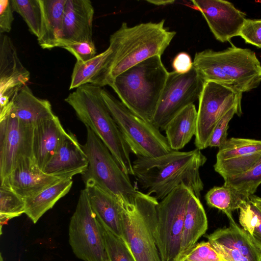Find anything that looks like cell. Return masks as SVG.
<instances>
[{
  "mask_svg": "<svg viewBox=\"0 0 261 261\" xmlns=\"http://www.w3.org/2000/svg\"><path fill=\"white\" fill-rule=\"evenodd\" d=\"M192 192L182 184L159 202L155 235L161 261H179L185 214Z\"/></svg>",
  "mask_w": 261,
  "mask_h": 261,
  "instance_id": "cell-8",
  "label": "cell"
},
{
  "mask_svg": "<svg viewBox=\"0 0 261 261\" xmlns=\"http://www.w3.org/2000/svg\"><path fill=\"white\" fill-rule=\"evenodd\" d=\"M11 2L14 11L22 17L31 33L38 38L42 20L39 0H11Z\"/></svg>",
  "mask_w": 261,
  "mask_h": 261,
  "instance_id": "cell-31",
  "label": "cell"
},
{
  "mask_svg": "<svg viewBox=\"0 0 261 261\" xmlns=\"http://www.w3.org/2000/svg\"><path fill=\"white\" fill-rule=\"evenodd\" d=\"M208 242L224 261H249L247 257L236 250L214 242Z\"/></svg>",
  "mask_w": 261,
  "mask_h": 261,
  "instance_id": "cell-39",
  "label": "cell"
},
{
  "mask_svg": "<svg viewBox=\"0 0 261 261\" xmlns=\"http://www.w3.org/2000/svg\"><path fill=\"white\" fill-rule=\"evenodd\" d=\"M66 0H39L42 13L40 35L37 40L43 49L59 47L63 39Z\"/></svg>",
  "mask_w": 261,
  "mask_h": 261,
  "instance_id": "cell-23",
  "label": "cell"
},
{
  "mask_svg": "<svg viewBox=\"0 0 261 261\" xmlns=\"http://www.w3.org/2000/svg\"><path fill=\"white\" fill-rule=\"evenodd\" d=\"M169 73L161 56H155L125 70L109 86L126 108L151 122Z\"/></svg>",
  "mask_w": 261,
  "mask_h": 261,
  "instance_id": "cell-3",
  "label": "cell"
},
{
  "mask_svg": "<svg viewBox=\"0 0 261 261\" xmlns=\"http://www.w3.org/2000/svg\"><path fill=\"white\" fill-rule=\"evenodd\" d=\"M24 199L8 187H0L1 234L4 225L8 221L25 213Z\"/></svg>",
  "mask_w": 261,
  "mask_h": 261,
  "instance_id": "cell-30",
  "label": "cell"
},
{
  "mask_svg": "<svg viewBox=\"0 0 261 261\" xmlns=\"http://www.w3.org/2000/svg\"><path fill=\"white\" fill-rule=\"evenodd\" d=\"M34 127L20 122L11 110V101L0 110V178L8 176L22 160L33 158Z\"/></svg>",
  "mask_w": 261,
  "mask_h": 261,
  "instance_id": "cell-12",
  "label": "cell"
},
{
  "mask_svg": "<svg viewBox=\"0 0 261 261\" xmlns=\"http://www.w3.org/2000/svg\"><path fill=\"white\" fill-rule=\"evenodd\" d=\"M183 261H188V260H184Z\"/></svg>",
  "mask_w": 261,
  "mask_h": 261,
  "instance_id": "cell-44",
  "label": "cell"
},
{
  "mask_svg": "<svg viewBox=\"0 0 261 261\" xmlns=\"http://www.w3.org/2000/svg\"><path fill=\"white\" fill-rule=\"evenodd\" d=\"M242 110L235 107L231 109L217 123L208 143V147L220 148L227 141L228 124L234 114L242 115Z\"/></svg>",
  "mask_w": 261,
  "mask_h": 261,
  "instance_id": "cell-34",
  "label": "cell"
},
{
  "mask_svg": "<svg viewBox=\"0 0 261 261\" xmlns=\"http://www.w3.org/2000/svg\"><path fill=\"white\" fill-rule=\"evenodd\" d=\"M165 20L129 27L123 22L110 37L112 60L105 86L129 68L155 56H161L176 35L164 27Z\"/></svg>",
  "mask_w": 261,
  "mask_h": 261,
  "instance_id": "cell-2",
  "label": "cell"
},
{
  "mask_svg": "<svg viewBox=\"0 0 261 261\" xmlns=\"http://www.w3.org/2000/svg\"><path fill=\"white\" fill-rule=\"evenodd\" d=\"M242 93L221 84L204 83L199 98L195 145L202 150L208 147L213 131L219 121L232 108L241 109Z\"/></svg>",
  "mask_w": 261,
  "mask_h": 261,
  "instance_id": "cell-10",
  "label": "cell"
},
{
  "mask_svg": "<svg viewBox=\"0 0 261 261\" xmlns=\"http://www.w3.org/2000/svg\"><path fill=\"white\" fill-rule=\"evenodd\" d=\"M250 201L261 210V198L253 195L249 196Z\"/></svg>",
  "mask_w": 261,
  "mask_h": 261,
  "instance_id": "cell-42",
  "label": "cell"
},
{
  "mask_svg": "<svg viewBox=\"0 0 261 261\" xmlns=\"http://www.w3.org/2000/svg\"><path fill=\"white\" fill-rule=\"evenodd\" d=\"M30 72L23 65L11 38L0 34V106L7 107L15 94L26 85Z\"/></svg>",
  "mask_w": 261,
  "mask_h": 261,
  "instance_id": "cell-16",
  "label": "cell"
},
{
  "mask_svg": "<svg viewBox=\"0 0 261 261\" xmlns=\"http://www.w3.org/2000/svg\"><path fill=\"white\" fill-rule=\"evenodd\" d=\"M11 104V110L18 119L33 127L56 116L50 102L36 96L27 85L15 94Z\"/></svg>",
  "mask_w": 261,
  "mask_h": 261,
  "instance_id": "cell-21",
  "label": "cell"
},
{
  "mask_svg": "<svg viewBox=\"0 0 261 261\" xmlns=\"http://www.w3.org/2000/svg\"><path fill=\"white\" fill-rule=\"evenodd\" d=\"M88 161L75 136L67 132L53 158L43 171L62 178H72L82 174L87 168Z\"/></svg>",
  "mask_w": 261,
  "mask_h": 261,
  "instance_id": "cell-18",
  "label": "cell"
},
{
  "mask_svg": "<svg viewBox=\"0 0 261 261\" xmlns=\"http://www.w3.org/2000/svg\"><path fill=\"white\" fill-rule=\"evenodd\" d=\"M204 84L194 67L184 74L169 72L151 123L164 130L175 115L199 100Z\"/></svg>",
  "mask_w": 261,
  "mask_h": 261,
  "instance_id": "cell-11",
  "label": "cell"
},
{
  "mask_svg": "<svg viewBox=\"0 0 261 261\" xmlns=\"http://www.w3.org/2000/svg\"><path fill=\"white\" fill-rule=\"evenodd\" d=\"M11 0H0V34L9 33L14 20Z\"/></svg>",
  "mask_w": 261,
  "mask_h": 261,
  "instance_id": "cell-38",
  "label": "cell"
},
{
  "mask_svg": "<svg viewBox=\"0 0 261 261\" xmlns=\"http://www.w3.org/2000/svg\"><path fill=\"white\" fill-rule=\"evenodd\" d=\"M239 210L240 225L261 250V210L250 200L244 203Z\"/></svg>",
  "mask_w": 261,
  "mask_h": 261,
  "instance_id": "cell-29",
  "label": "cell"
},
{
  "mask_svg": "<svg viewBox=\"0 0 261 261\" xmlns=\"http://www.w3.org/2000/svg\"><path fill=\"white\" fill-rule=\"evenodd\" d=\"M205 199L209 206L222 211L228 218L232 217L233 211L240 209L250 200L249 196L224 185L211 189L206 194Z\"/></svg>",
  "mask_w": 261,
  "mask_h": 261,
  "instance_id": "cell-28",
  "label": "cell"
},
{
  "mask_svg": "<svg viewBox=\"0 0 261 261\" xmlns=\"http://www.w3.org/2000/svg\"><path fill=\"white\" fill-rule=\"evenodd\" d=\"M56 115L34 127L33 158L43 171L66 134Z\"/></svg>",
  "mask_w": 261,
  "mask_h": 261,
  "instance_id": "cell-22",
  "label": "cell"
},
{
  "mask_svg": "<svg viewBox=\"0 0 261 261\" xmlns=\"http://www.w3.org/2000/svg\"><path fill=\"white\" fill-rule=\"evenodd\" d=\"M261 184V159L247 172L224 180V186L250 196Z\"/></svg>",
  "mask_w": 261,
  "mask_h": 261,
  "instance_id": "cell-32",
  "label": "cell"
},
{
  "mask_svg": "<svg viewBox=\"0 0 261 261\" xmlns=\"http://www.w3.org/2000/svg\"><path fill=\"white\" fill-rule=\"evenodd\" d=\"M101 95L130 151L137 156L156 157L173 150L158 127L134 114L106 89H101Z\"/></svg>",
  "mask_w": 261,
  "mask_h": 261,
  "instance_id": "cell-6",
  "label": "cell"
},
{
  "mask_svg": "<svg viewBox=\"0 0 261 261\" xmlns=\"http://www.w3.org/2000/svg\"><path fill=\"white\" fill-rule=\"evenodd\" d=\"M68 234L76 257L84 261H109L102 226L91 208L85 189L81 191L71 217Z\"/></svg>",
  "mask_w": 261,
  "mask_h": 261,
  "instance_id": "cell-9",
  "label": "cell"
},
{
  "mask_svg": "<svg viewBox=\"0 0 261 261\" xmlns=\"http://www.w3.org/2000/svg\"><path fill=\"white\" fill-rule=\"evenodd\" d=\"M206 161V156L196 148L172 150L156 157L137 156L132 164L134 175L140 187L161 200L182 184L199 198L204 187L199 170Z\"/></svg>",
  "mask_w": 261,
  "mask_h": 261,
  "instance_id": "cell-1",
  "label": "cell"
},
{
  "mask_svg": "<svg viewBox=\"0 0 261 261\" xmlns=\"http://www.w3.org/2000/svg\"><path fill=\"white\" fill-rule=\"evenodd\" d=\"M101 89L87 84L75 89L65 101L80 121L103 142L122 170L134 175L130 151L103 100Z\"/></svg>",
  "mask_w": 261,
  "mask_h": 261,
  "instance_id": "cell-4",
  "label": "cell"
},
{
  "mask_svg": "<svg viewBox=\"0 0 261 261\" xmlns=\"http://www.w3.org/2000/svg\"><path fill=\"white\" fill-rule=\"evenodd\" d=\"M64 178L42 170L33 158L21 160L10 174L1 181L24 199L34 196Z\"/></svg>",
  "mask_w": 261,
  "mask_h": 261,
  "instance_id": "cell-17",
  "label": "cell"
},
{
  "mask_svg": "<svg viewBox=\"0 0 261 261\" xmlns=\"http://www.w3.org/2000/svg\"><path fill=\"white\" fill-rule=\"evenodd\" d=\"M261 159V140L231 138L220 148L214 166L224 179L241 175Z\"/></svg>",
  "mask_w": 261,
  "mask_h": 261,
  "instance_id": "cell-14",
  "label": "cell"
},
{
  "mask_svg": "<svg viewBox=\"0 0 261 261\" xmlns=\"http://www.w3.org/2000/svg\"><path fill=\"white\" fill-rule=\"evenodd\" d=\"M200 11L217 40L229 41L239 36L246 20V14L233 5L222 0H192Z\"/></svg>",
  "mask_w": 261,
  "mask_h": 261,
  "instance_id": "cell-15",
  "label": "cell"
},
{
  "mask_svg": "<svg viewBox=\"0 0 261 261\" xmlns=\"http://www.w3.org/2000/svg\"><path fill=\"white\" fill-rule=\"evenodd\" d=\"M228 219L229 226L218 229L207 235V241L236 250L247 257L249 261H261V250L247 232L237 225L232 216Z\"/></svg>",
  "mask_w": 261,
  "mask_h": 261,
  "instance_id": "cell-25",
  "label": "cell"
},
{
  "mask_svg": "<svg viewBox=\"0 0 261 261\" xmlns=\"http://www.w3.org/2000/svg\"><path fill=\"white\" fill-rule=\"evenodd\" d=\"M239 36L246 42L261 48V19H246Z\"/></svg>",
  "mask_w": 261,
  "mask_h": 261,
  "instance_id": "cell-37",
  "label": "cell"
},
{
  "mask_svg": "<svg viewBox=\"0 0 261 261\" xmlns=\"http://www.w3.org/2000/svg\"><path fill=\"white\" fill-rule=\"evenodd\" d=\"M207 227V219L204 207L199 198L192 192L185 214L179 261L184 259L199 238L205 233Z\"/></svg>",
  "mask_w": 261,
  "mask_h": 261,
  "instance_id": "cell-24",
  "label": "cell"
},
{
  "mask_svg": "<svg viewBox=\"0 0 261 261\" xmlns=\"http://www.w3.org/2000/svg\"><path fill=\"white\" fill-rule=\"evenodd\" d=\"M91 208L101 225L123 239L121 200L92 182L85 183Z\"/></svg>",
  "mask_w": 261,
  "mask_h": 261,
  "instance_id": "cell-20",
  "label": "cell"
},
{
  "mask_svg": "<svg viewBox=\"0 0 261 261\" xmlns=\"http://www.w3.org/2000/svg\"><path fill=\"white\" fill-rule=\"evenodd\" d=\"M61 47L70 53L79 62H86L96 56V49L93 41L68 42L63 44Z\"/></svg>",
  "mask_w": 261,
  "mask_h": 261,
  "instance_id": "cell-35",
  "label": "cell"
},
{
  "mask_svg": "<svg viewBox=\"0 0 261 261\" xmlns=\"http://www.w3.org/2000/svg\"><path fill=\"white\" fill-rule=\"evenodd\" d=\"M94 9L89 0H66L63 39L59 47L68 42L93 41Z\"/></svg>",
  "mask_w": 261,
  "mask_h": 261,
  "instance_id": "cell-19",
  "label": "cell"
},
{
  "mask_svg": "<svg viewBox=\"0 0 261 261\" xmlns=\"http://www.w3.org/2000/svg\"><path fill=\"white\" fill-rule=\"evenodd\" d=\"M147 2L153 4L156 6H165L173 3L174 1H163V0H152L146 1Z\"/></svg>",
  "mask_w": 261,
  "mask_h": 261,
  "instance_id": "cell-41",
  "label": "cell"
},
{
  "mask_svg": "<svg viewBox=\"0 0 261 261\" xmlns=\"http://www.w3.org/2000/svg\"><path fill=\"white\" fill-rule=\"evenodd\" d=\"M0 256V261H4L2 255H1Z\"/></svg>",
  "mask_w": 261,
  "mask_h": 261,
  "instance_id": "cell-43",
  "label": "cell"
},
{
  "mask_svg": "<svg viewBox=\"0 0 261 261\" xmlns=\"http://www.w3.org/2000/svg\"><path fill=\"white\" fill-rule=\"evenodd\" d=\"M72 184V178H65L38 194L25 199L24 214L34 224L36 223L60 199L68 193Z\"/></svg>",
  "mask_w": 261,
  "mask_h": 261,
  "instance_id": "cell-27",
  "label": "cell"
},
{
  "mask_svg": "<svg viewBox=\"0 0 261 261\" xmlns=\"http://www.w3.org/2000/svg\"><path fill=\"white\" fill-rule=\"evenodd\" d=\"M207 50L229 76L236 90L243 93L259 85L261 64L254 52L233 45L222 51Z\"/></svg>",
  "mask_w": 261,
  "mask_h": 261,
  "instance_id": "cell-13",
  "label": "cell"
},
{
  "mask_svg": "<svg viewBox=\"0 0 261 261\" xmlns=\"http://www.w3.org/2000/svg\"><path fill=\"white\" fill-rule=\"evenodd\" d=\"M86 128V141L82 145L88 161V167L82 174L85 183L94 182L121 201L132 202L139 191L101 139Z\"/></svg>",
  "mask_w": 261,
  "mask_h": 261,
  "instance_id": "cell-7",
  "label": "cell"
},
{
  "mask_svg": "<svg viewBox=\"0 0 261 261\" xmlns=\"http://www.w3.org/2000/svg\"><path fill=\"white\" fill-rule=\"evenodd\" d=\"M123 240L136 261H161L156 240L154 196L139 191L130 202L121 201Z\"/></svg>",
  "mask_w": 261,
  "mask_h": 261,
  "instance_id": "cell-5",
  "label": "cell"
},
{
  "mask_svg": "<svg viewBox=\"0 0 261 261\" xmlns=\"http://www.w3.org/2000/svg\"><path fill=\"white\" fill-rule=\"evenodd\" d=\"M197 111L191 104L175 115L167 124L164 130L172 150L183 148L195 136L197 127Z\"/></svg>",
  "mask_w": 261,
  "mask_h": 261,
  "instance_id": "cell-26",
  "label": "cell"
},
{
  "mask_svg": "<svg viewBox=\"0 0 261 261\" xmlns=\"http://www.w3.org/2000/svg\"><path fill=\"white\" fill-rule=\"evenodd\" d=\"M184 260L188 261H224L208 242H201L196 244Z\"/></svg>",
  "mask_w": 261,
  "mask_h": 261,
  "instance_id": "cell-36",
  "label": "cell"
},
{
  "mask_svg": "<svg viewBox=\"0 0 261 261\" xmlns=\"http://www.w3.org/2000/svg\"><path fill=\"white\" fill-rule=\"evenodd\" d=\"M174 71L184 74L190 71L193 67L190 56L187 53L180 52L173 59L172 63Z\"/></svg>",
  "mask_w": 261,
  "mask_h": 261,
  "instance_id": "cell-40",
  "label": "cell"
},
{
  "mask_svg": "<svg viewBox=\"0 0 261 261\" xmlns=\"http://www.w3.org/2000/svg\"><path fill=\"white\" fill-rule=\"evenodd\" d=\"M102 228L109 261H136L123 239L113 234L105 227L102 226Z\"/></svg>",
  "mask_w": 261,
  "mask_h": 261,
  "instance_id": "cell-33",
  "label": "cell"
}]
</instances>
